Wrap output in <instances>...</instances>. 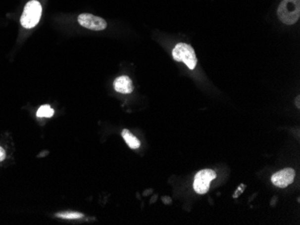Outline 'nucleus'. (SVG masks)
<instances>
[{"instance_id":"nucleus-11","label":"nucleus","mask_w":300,"mask_h":225,"mask_svg":"<svg viewBox=\"0 0 300 225\" xmlns=\"http://www.w3.org/2000/svg\"><path fill=\"white\" fill-rule=\"evenodd\" d=\"M5 156H6V154H5V150L3 147L0 146V162H3L5 159Z\"/></svg>"},{"instance_id":"nucleus-5","label":"nucleus","mask_w":300,"mask_h":225,"mask_svg":"<svg viewBox=\"0 0 300 225\" xmlns=\"http://www.w3.org/2000/svg\"><path fill=\"white\" fill-rule=\"evenodd\" d=\"M78 23L83 27L92 31H102L106 29L107 27L105 20L91 14H81L78 15Z\"/></svg>"},{"instance_id":"nucleus-10","label":"nucleus","mask_w":300,"mask_h":225,"mask_svg":"<svg viewBox=\"0 0 300 225\" xmlns=\"http://www.w3.org/2000/svg\"><path fill=\"white\" fill-rule=\"evenodd\" d=\"M56 216L58 218L62 219H68V220H74V219H79L82 218L84 215L78 212H72V211H68V212H61L56 214Z\"/></svg>"},{"instance_id":"nucleus-6","label":"nucleus","mask_w":300,"mask_h":225,"mask_svg":"<svg viewBox=\"0 0 300 225\" xmlns=\"http://www.w3.org/2000/svg\"><path fill=\"white\" fill-rule=\"evenodd\" d=\"M295 176V171L293 169L286 168L278 173H274L271 177V182L274 186L284 188L293 183Z\"/></svg>"},{"instance_id":"nucleus-8","label":"nucleus","mask_w":300,"mask_h":225,"mask_svg":"<svg viewBox=\"0 0 300 225\" xmlns=\"http://www.w3.org/2000/svg\"><path fill=\"white\" fill-rule=\"evenodd\" d=\"M121 135H122L123 139L125 140L126 144H128V146H129L130 148H140V146H141V142H140V140L137 138L134 135H132V133L130 132V130H122Z\"/></svg>"},{"instance_id":"nucleus-9","label":"nucleus","mask_w":300,"mask_h":225,"mask_svg":"<svg viewBox=\"0 0 300 225\" xmlns=\"http://www.w3.org/2000/svg\"><path fill=\"white\" fill-rule=\"evenodd\" d=\"M53 115L54 110L48 104L41 106L36 113V116L39 118H51Z\"/></svg>"},{"instance_id":"nucleus-7","label":"nucleus","mask_w":300,"mask_h":225,"mask_svg":"<svg viewBox=\"0 0 300 225\" xmlns=\"http://www.w3.org/2000/svg\"><path fill=\"white\" fill-rule=\"evenodd\" d=\"M113 88L115 91L123 94L131 93L134 89L131 78L127 76L117 77L113 82Z\"/></svg>"},{"instance_id":"nucleus-2","label":"nucleus","mask_w":300,"mask_h":225,"mask_svg":"<svg viewBox=\"0 0 300 225\" xmlns=\"http://www.w3.org/2000/svg\"><path fill=\"white\" fill-rule=\"evenodd\" d=\"M277 14L283 24H296L300 19V0H283L278 8Z\"/></svg>"},{"instance_id":"nucleus-1","label":"nucleus","mask_w":300,"mask_h":225,"mask_svg":"<svg viewBox=\"0 0 300 225\" xmlns=\"http://www.w3.org/2000/svg\"><path fill=\"white\" fill-rule=\"evenodd\" d=\"M43 13V7L37 0H31L26 3L20 23L25 29H33L40 22Z\"/></svg>"},{"instance_id":"nucleus-3","label":"nucleus","mask_w":300,"mask_h":225,"mask_svg":"<svg viewBox=\"0 0 300 225\" xmlns=\"http://www.w3.org/2000/svg\"><path fill=\"white\" fill-rule=\"evenodd\" d=\"M173 58L176 61L184 62L189 69L194 70L197 65V57L194 48L189 44H178L173 49Z\"/></svg>"},{"instance_id":"nucleus-4","label":"nucleus","mask_w":300,"mask_h":225,"mask_svg":"<svg viewBox=\"0 0 300 225\" xmlns=\"http://www.w3.org/2000/svg\"><path fill=\"white\" fill-rule=\"evenodd\" d=\"M217 177V174L212 170H202L200 171L194 178V188L196 193L203 195L209 189L210 182Z\"/></svg>"},{"instance_id":"nucleus-12","label":"nucleus","mask_w":300,"mask_h":225,"mask_svg":"<svg viewBox=\"0 0 300 225\" xmlns=\"http://www.w3.org/2000/svg\"><path fill=\"white\" fill-rule=\"evenodd\" d=\"M300 96H298V97H297V100H296V104H297V106H298V108H300Z\"/></svg>"}]
</instances>
